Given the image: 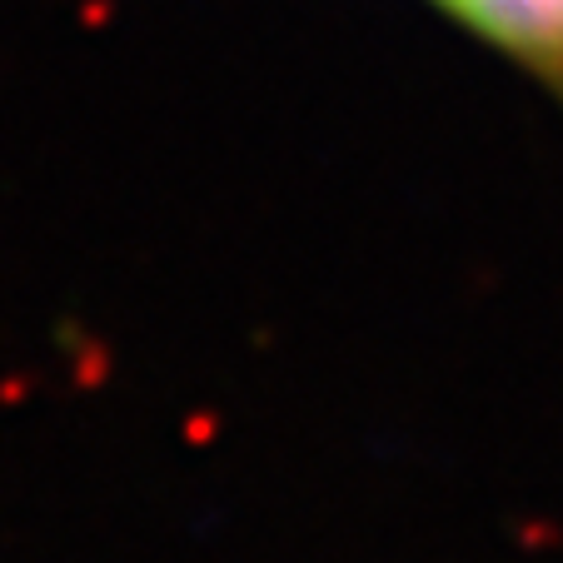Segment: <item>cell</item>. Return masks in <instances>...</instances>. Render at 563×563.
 Segmentation results:
<instances>
[{"label": "cell", "mask_w": 563, "mask_h": 563, "mask_svg": "<svg viewBox=\"0 0 563 563\" xmlns=\"http://www.w3.org/2000/svg\"><path fill=\"white\" fill-rule=\"evenodd\" d=\"M449 15L499 45L563 100V0H449Z\"/></svg>", "instance_id": "obj_1"}, {"label": "cell", "mask_w": 563, "mask_h": 563, "mask_svg": "<svg viewBox=\"0 0 563 563\" xmlns=\"http://www.w3.org/2000/svg\"><path fill=\"white\" fill-rule=\"evenodd\" d=\"M434 5H444V11H449V0H434Z\"/></svg>", "instance_id": "obj_2"}]
</instances>
